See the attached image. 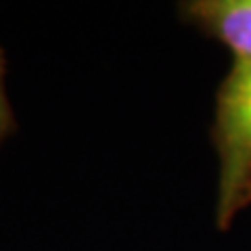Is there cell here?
Here are the masks:
<instances>
[{"instance_id":"cell-1","label":"cell","mask_w":251,"mask_h":251,"mask_svg":"<svg viewBox=\"0 0 251 251\" xmlns=\"http://www.w3.org/2000/svg\"><path fill=\"white\" fill-rule=\"evenodd\" d=\"M211 136L220 159L216 222L228 228L251 186V59H232L216 94Z\"/></svg>"},{"instance_id":"cell-2","label":"cell","mask_w":251,"mask_h":251,"mask_svg":"<svg viewBox=\"0 0 251 251\" xmlns=\"http://www.w3.org/2000/svg\"><path fill=\"white\" fill-rule=\"evenodd\" d=\"M182 17L232 52L251 59V0H193L180 4Z\"/></svg>"},{"instance_id":"cell-3","label":"cell","mask_w":251,"mask_h":251,"mask_svg":"<svg viewBox=\"0 0 251 251\" xmlns=\"http://www.w3.org/2000/svg\"><path fill=\"white\" fill-rule=\"evenodd\" d=\"M4 74H6V57H4V50L0 49V143L6 136H11L15 130V115L4 90Z\"/></svg>"},{"instance_id":"cell-4","label":"cell","mask_w":251,"mask_h":251,"mask_svg":"<svg viewBox=\"0 0 251 251\" xmlns=\"http://www.w3.org/2000/svg\"><path fill=\"white\" fill-rule=\"evenodd\" d=\"M251 203V186H249V193H247V205Z\"/></svg>"}]
</instances>
